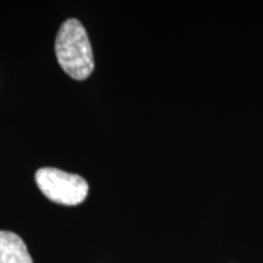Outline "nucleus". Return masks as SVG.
<instances>
[{
  "label": "nucleus",
  "mask_w": 263,
  "mask_h": 263,
  "mask_svg": "<svg viewBox=\"0 0 263 263\" xmlns=\"http://www.w3.org/2000/svg\"><path fill=\"white\" fill-rule=\"evenodd\" d=\"M59 64L73 80L83 81L94 70V58L87 31L78 20L70 18L59 29L55 42Z\"/></svg>",
  "instance_id": "nucleus-1"
},
{
  "label": "nucleus",
  "mask_w": 263,
  "mask_h": 263,
  "mask_svg": "<svg viewBox=\"0 0 263 263\" xmlns=\"http://www.w3.org/2000/svg\"><path fill=\"white\" fill-rule=\"evenodd\" d=\"M35 182L49 200L66 206L80 205L85 200L89 190L83 177L51 167L38 170Z\"/></svg>",
  "instance_id": "nucleus-2"
},
{
  "label": "nucleus",
  "mask_w": 263,
  "mask_h": 263,
  "mask_svg": "<svg viewBox=\"0 0 263 263\" xmlns=\"http://www.w3.org/2000/svg\"><path fill=\"white\" fill-rule=\"evenodd\" d=\"M0 263H33L24 240L15 233L0 230Z\"/></svg>",
  "instance_id": "nucleus-3"
}]
</instances>
